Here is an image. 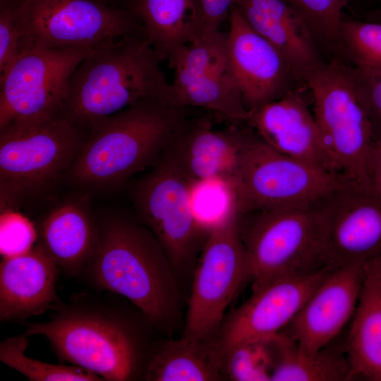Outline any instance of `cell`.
Returning <instances> with one entry per match:
<instances>
[{"instance_id":"1","label":"cell","mask_w":381,"mask_h":381,"mask_svg":"<svg viewBox=\"0 0 381 381\" xmlns=\"http://www.w3.org/2000/svg\"><path fill=\"white\" fill-rule=\"evenodd\" d=\"M76 293L47 321L21 322L27 337L41 335L61 362L90 371L104 380H145L155 344V328L141 311L131 313L116 294Z\"/></svg>"},{"instance_id":"2","label":"cell","mask_w":381,"mask_h":381,"mask_svg":"<svg viewBox=\"0 0 381 381\" xmlns=\"http://www.w3.org/2000/svg\"><path fill=\"white\" fill-rule=\"evenodd\" d=\"M97 221V246L80 277L95 291L123 297L155 330L171 334L181 319V291L163 247L137 219L111 214Z\"/></svg>"},{"instance_id":"3","label":"cell","mask_w":381,"mask_h":381,"mask_svg":"<svg viewBox=\"0 0 381 381\" xmlns=\"http://www.w3.org/2000/svg\"><path fill=\"white\" fill-rule=\"evenodd\" d=\"M184 109L147 98L95 121L66 179L87 190L121 187L162 159L186 121Z\"/></svg>"},{"instance_id":"4","label":"cell","mask_w":381,"mask_h":381,"mask_svg":"<svg viewBox=\"0 0 381 381\" xmlns=\"http://www.w3.org/2000/svg\"><path fill=\"white\" fill-rule=\"evenodd\" d=\"M162 60L142 34L89 49L71 75L62 113L87 129L143 99L178 107L172 83L161 69Z\"/></svg>"},{"instance_id":"5","label":"cell","mask_w":381,"mask_h":381,"mask_svg":"<svg viewBox=\"0 0 381 381\" xmlns=\"http://www.w3.org/2000/svg\"><path fill=\"white\" fill-rule=\"evenodd\" d=\"M87 135L63 113L0 128L1 212L44 193L65 175Z\"/></svg>"},{"instance_id":"6","label":"cell","mask_w":381,"mask_h":381,"mask_svg":"<svg viewBox=\"0 0 381 381\" xmlns=\"http://www.w3.org/2000/svg\"><path fill=\"white\" fill-rule=\"evenodd\" d=\"M252 288L268 281L298 277L325 267L324 233L320 216L308 208H274L238 216Z\"/></svg>"},{"instance_id":"7","label":"cell","mask_w":381,"mask_h":381,"mask_svg":"<svg viewBox=\"0 0 381 381\" xmlns=\"http://www.w3.org/2000/svg\"><path fill=\"white\" fill-rule=\"evenodd\" d=\"M239 213L308 208L349 184L346 176L282 154L251 128L233 177Z\"/></svg>"},{"instance_id":"8","label":"cell","mask_w":381,"mask_h":381,"mask_svg":"<svg viewBox=\"0 0 381 381\" xmlns=\"http://www.w3.org/2000/svg\"><path fill=\"white\" fill-rule=\"evenodd\" d=\"M307 85L313 114L332 159L351 182L370 190L368 160L375 140L356 87L352 65L332 58Z\"/></svg>"},{"instance_id":"9","label":"cell","mask_w":381,"mask_h":381,"mask_svg":"<svg viewBox=\"0 0 381 381\" xmlns=\"http://www.w3.org/2000/svg\"><path fill=\"white\" fill-rule=\"evenodd\" d=\"M190 182L164 154L131 188L137 219L157 238L179 279L193 273L209 234L193 214Z\"/></svg>"},{"instance_id":"10","label":"cell","mask_w":381,"mask_h":381,"mask_svg":"<svg viewBox=\"0 0 381 381\" xmlns=\"http://www.w3.org/2000/svg\"><path fill=\"white\" fill-rule=\"evenodd\" d=\"M238 216L212 229L207 237L193 271L183 337H214L228 306L242 284L251 279Z\"/></svg>"},{"instance_id":"11","label":"cell","mask_w":381,"mask_h":381,"mask_svg":"<svg viewBox=\"0 0 381 381\" xmlns=\"http://www.w3.org/2000/svg\"><path fill=\"white\" fill-rule=\"evenodd\" d=\"M19 14L32 47L90 49L144 35L130 9L96 0H23Z\"/></svg>"},{"instance_id":"12","label":"cell","mask_w":381,"mask_h":381,"mask_svg":"<svg viewBox=\"0 0 381 381\" xmlns=\"http://www.w3.org/2000/svg\"><path fill=\"white\" fill-rule=\"evenodd\" d=\"M88 51L37 47L25 51L0 80V128L62 113L71 75Z\"/></svg>"},{"instance_id":"13","label":"cell","mask_w":381,"mask_h":381,"mask_svg":"<svg viewBox=\"0 0 381 381\" xmlns=\"http://www.w3.org/2000/svg\"><path fill=\"white\" fill-rule=\"evenodd\" d=\"M176 104L217 112L234 121L246 122L248 112L232 73L226 32L202 35L183 47L169 61Z\"/></svg>"},{"instance_id":"14","label":"cell","mask_w":381,"mask_h":381,"mask_svg":"<svg viewBox=\"0 0 381 381\" xmlns=\"http://www.w3.org/2000/svg\"><path fill=\"white\" fill-rule=\"evenodd\" d=\"M313 206L323 226L327 267L381 256V200L370 190L349 184Z\"/></svg>"},{"instance_id":"15","label":"cell","mask_w":381,"mask_h":381,"mask_svg":"<svg viewBox=\"0 0 381 381\" xmlns=\"http://www.w3.org/2000/svg\"><path fill=\"white\" fill-rule=\"evenodd\" d=\"M331 270L277 278L252 288L251 296L224 317L214 337L223 355L236 346L282 332Z\"/></svg>"},{"instance_id":"16","label":"cell","mask_w":381,"mask_h":381,"mask_svg":"<svg viewBox=\"0 0 381 381\" xmlns=\"http://www.w3.org/2000/svg\"><path fill=\"white\" fill-rule=\"evenodd\" d=\"M228 18V60L248 112L307 84L297 78L279 50L249 26L234 5Z\"/></svg>"},{"instance_id":"17","label":"cell","mask_w":381,"mask_h":381,"mask_svg":"<svg viewBox=\"0 0 381 381\" xmlns=\"http://www.w3.org/2000/svg\"><path fill=\"white\" fill-rule=\"evenodd\" d=\"M311 97L308 85H300L280 99L249 111L246 122L260 140L275 150L342 174L328 152L310 109Z\"/></svg>"},{"instance_id":"18","label":"cell","mask_w":381,"mask_h":381,"mask_svg":"<svg viewBox=\"0 0 381 381\" xmlns=\"http://www.w3.org/2000/svg\"><path fill=\"white\" fill-rule=\"evenodd\" d=\"M364 276V263L332 270L293 320L287 334L305 353L329 345L354 314Z\"/></svg>"},{"instance_id":"19","label":"cell","mask_w":381,"mask_h":381,"mask_svg":"<svg viewBox=\"0 0 381 381\" xmlns=\"http://www.w3.org/2000/svg\"><path fill=\"white\" fill-rule=\"evenodd\" d=\"M60 269L36 243L28 252L1 258L0 321L24 322L64 303L56 291Z\"/></svg>"},{"instance_id":"20","label":"cell","mask_w":381,"mask_h":381,"mask_svg":"<svg viewBox=\"0 0 381 381\" xmlns=\"http://www.w3.org/2000/svg\"><path fill=\"white\" fill-rule=\"evenodd\" d=\"M234 5L279 50L301 81L307 83L327 62L304 19L284 0H235Z\"/></svg>"},{"instance_id":"21","label":"cell","mask_w":381,"mask_h":381,"mask_svg":"<svg viewBox=\"0 0 381 381\" xmlns=\"http://www.w3.org/2000/svg\"><path fill=\"white\" fill-rule=\"evenodd\" d=\"M250 132V127L219 130L185 121L165 154L190 181L215 176L232 181Z\"/></svg>"},{"instance_id":"22","label":"cell","mask_w":381,"mask_h":381,"mask_svg":"<svg viewBox=\"0 0 381 381\" xmlns=\"http://www.w3.org/2000/svg\"><path fill=\"white\" fill-rule=\"evenodd\" d=\"M87 196L52 210L37 229V243L67 277H80L98 239V221Z\"/></svg>"},{"instance_id":"23","label":"cell","mask_w":381,"mask_h":381,"mask_svg":"<svg viewBox=\"0 0 381 381\" xmlns=\"http://www.w3.org/2000/svg\"><path fill=\"white\" fill-rule=\"evenodd\" d=\"M345 351L353 380L381 381V256L364 263L362 287Z\"/></svg>"},{"instance_id":"24","label":"cell","mask_w":381,"mask_h":381,"mask_svg":"<svg viewBox=\"0 0 381 381\" xmlns=\"http://www.w3.org/2000/svg\"><path fill=\"white\" fill-rule=\"evenodd\" d=\"M224 355L214 339L182 336L155 344L145 380L149 381L218 380Z\"/></svg>"},{"instance_id":"25","label":"cell","mask_w":381,"mask_h":381,"mask_svg":"<svg viewBox=\"0 0 381 381\" xmlns=\"http://www.w3.org/2000/svg\"><path fill=\"white\" fill-rule=\"evenodd\" d=\"M128 8L162 59L169 61L198 38V0H131Z\"/></svg>"},{"instance_id":"26","label":"cell","mask_w":381,"mask_h":381,"mask_svg":"<svg viewBox=\"0 0 381 381\" xmlns=\"http://www.w3.org/2000/svg\"><path fill=\"white\" fill-rule=\"evenodd\" d=\"M274 366L271 381L352 380L346 351L327 346L313 353L301 351L287 334L280 332L272 338Z\"/></svg>"},{"instance_id":"27","label":"cell","mask_w":381,"mask_h":381,"mask_svg":"<svg viewBox=\"0 0 381 381\" xmlns=\"http://www.w3.org/2000/svg\"><path fill=\"white\" fill-rule=\"evenodd\" d=\"M189 196L194 218L207 233L240 214L235 186L228 179L215 176L190 181Z\"/></svg>"},{"instance_id":"28","label":"cell","mask_w":381,"mask_h":381,"mask_svg":"<svg viewBox=\"0 0 381 381\" xmlns=\"http://www.w3.org/2000/svg\"><path fill=\"white\" fill-rule=\"evenodd\" d=\"M24 334L0 343L1 361L30 381H103L97 375L75 365L52 364L25 353L29 342Z\"/></svg>"},{"instance_id":"29","label":"cell","mask_w":381,"mask_h":381,"mask_svg":"<svg viewBox=\"0 0 381 381\" xmlns=\"http://www.w3.org/2000/svg\"><path fill=\"white\" fill-rule=\"evenodd\" d=\"M304 19L319 47L344 59L339 28L349 0H284Z\"/></svg>"},{"instance_id":"30","label":"cell","mask_w":381,"mask_h":381,"mask_svg":"<svg viewBox=\"0 0 381 381\" xmlns=\"http://www.w3.org/2000/svg\"><path fill=\"white\" fill-rule=\"evenodd\" d=\"M339 36L344 55L353 66L381 70V22L361 21L343 14Z\"/></svg>"},{"instance_id":"31","label":"cell","mask_w":381,"mask_h":381,"mask_svg":"<svg viewBox=\"0 0 381 381\" xmlns=\"http://www.w3.org/2000/svg\"><path fill=\"white\" fill-rule=\"evenodd\" d=\"M271 339L229 349L224 356L223 373L235 381L271 380L274 359Z\"/></svg>"},{"instance_id":"32","label":"cell","mask_w":381,"mask_h":381,"mask_svg":"<svg viewBox=\"0 0 381 381\" xmlns=\"http://www.w3.org/2000/svg\"><path fill=\"white\" fill-rule=\"evenodd\" d=\"M20 4H0V80L17 59L32 47L25 32Z\"/></svg>"},{"instance_id":"33","label":"cell","mask_w":381,"mask_h":381,"mask_svg":"<svg viewBox=\"0 0 381 381\" xmlns=\"http://www.w3.org/2000/svg\"><path fill=\"white\" fill-rule=\"evenodd\" d=\"M37 229L25 217L11 212H1V258H9L30 250L37 241Z\"/></svg>"},{"instance_id":"34","label":"cell","mask_w":381,"mask_h":381,"mask_svg":"<svg viewBox=\"0 0 381 381\" xmlns=\"http://www.w3.org/2000/svg\"><path fill=\"white\" fill-rule=\"evenodd\" d=\"M356 87L368 117L375 140L381 141V70L352 65Z\"/></svg>"},{"instance_id":"35","label":"cell","mask_w":381,"mask_h":381,"mask_svg":"<svg viewBox=\"0 0 381 381\" xmlns=\"http://www.w3.org/2000/svg\"><path fill=\"white\" fill-rule=\"evenodd\" d=\"M199 12L198 37L220 30L229 17L235 0H198Z\"/></svg>"},{"instance_id":"36","label":"cell","mask_w":381,"mask_h":381,"mask_svg":"<svg viewBox=\"0 0 381 381\" xmlns=\"http://www.w3.org/2000/svg\"><path fill=\"white\" fill-rule=\"evenodd\" d=\"M370 190L381 200V141L374 140L368 160Z\"/></svg>"},{"instance_id":"37","label":"cell","mask_w":381,"mask_h":381,"mask_svg":"<svg viewBox=\"0 0 381 381\" xmlns=\"http://www.w3.org/2000/svg\"><path fill=\"white\" fill-rule=\"evenodd\" d=\"M104 4L117 6V7H123L127 8L131 1V0H96Z\"/></svg>"},{"instance_id":"38","label":"cell","mask_w":381,"mask_h":381,"mask_svg":"<svg viewBox=\"0 0 381 381\" xmlns=\"http://www.w3.org/2000/svg\"><path fill=\"white\" fill-rule=\"evenodd\" d=\"M23 0H0V4H20Z\"/></svg>"},{"instance_id":"39","label":"cell","mask_w":381,"mask_h":381,"mask_svg":"<svg viewBox=\"0 0 381 381\" xmlns=\"http://www.w3.org/2000/svg\"><path fill=\"white\" fill-rule=\"evenodd\" d=\"M354 1V0H349V3H348V5H349L350 3H351L352 1ZM372 1H376L378 2L377 6L375 9H377V8L381 7V0H372ZM348 5H347V6H348ZM375 9H373V10H375Z\"/></svg>"}]
</instances>
